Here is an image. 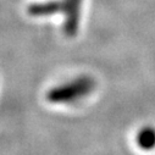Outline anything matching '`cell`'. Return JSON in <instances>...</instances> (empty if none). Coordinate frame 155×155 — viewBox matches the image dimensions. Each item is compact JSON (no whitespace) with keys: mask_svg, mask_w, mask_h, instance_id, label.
<instances>
[{"mask_svg":"<svg viewBox=\"0 0 155 155\" xmlns=\"http://www.w3.org/2000/svg\"><path fill=\"white\" fill-rule=\"evenodd\" d=\"M94 88L95 81L92 77L82 76L49 89L45 98L51 104H72L89 95Z\"/></svg>","mask_w":155,"mask_h":155,"instance_id":"obj_1","label":"cell"},{"mask_svg":"<svg viewBox=\"0 0 155 155\" xmlns=\"http://www.w3.org/2000/svg\"><path fill=\"white\" fill-rule=\"evenodd\" d=\"M136 143L142 150H153L155 148V128L150 126L140 128L136 136Z\"/></svg>","mask_w":155,"mask_h":155,"instance_id":"obj_2","label":"cell"}]
</instances>
